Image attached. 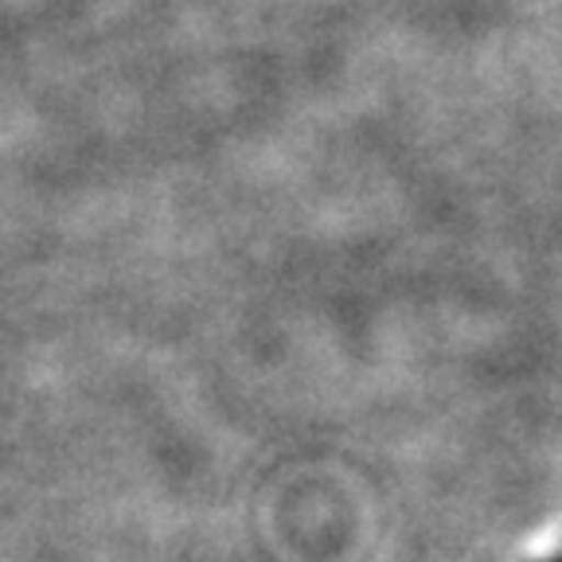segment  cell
<instances>
[{
    "mask_svg": "<svg viewBox=\"0 0 562 562\" xmlns=\"http://www.w3.org/2000/svg\"><path fill=\"white\" fill-rule=\"evenodd\" d=\"M547 562H562V554H554V559H547Z\"/></svg>",
    "mask_w": 562,
    "mask_h": 562,
    "instance_id": "cell-1",
    "label": "cell"
}]
</instances>
